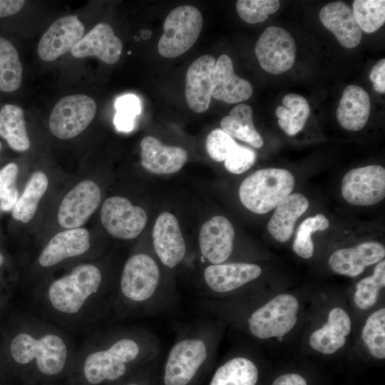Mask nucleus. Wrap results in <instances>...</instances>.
<instances>
[{"label":"nucleus","mask_w":385,"mask_h":385,"mask_svg":"<svg viewBox=\"0 0 385 385\" xmlns=\"http://www.w3.org/2000/svg\"><path fill=\"white\" fill-rule=\"evenodd\" d=\"M309 207L307 197L299 192L289 195L274 209L267 223V230L277 241H288L293 232L295 222Z\"/></svg>","instance_id":"27"},{"label":"nucleus","mask_w":385,"mask_h":385,"mask_svg":"<svg viewBox=\"0 0 385 385\" xmlns=\"http://www.w3.org/2000/svg\"><path fill=\"white\" fill-rule=\"evenodd\" d=\"M101 197V190L95 182H80L61 201L57 215L58 224L66 229L83 225L97 209Z\"/></svg>","instance_id":"14"},{"label":"nucleus","mask_w":385,"mask_h":385,"mask_svg":"<svg viewBox=\"0 0 385 385\" xmlns=\"http://www.w3.org/2000/svg\"><path fill=\"white\" fill-rule=\"evenodd\" d=\"M369 78L373 83L374 89L379 93H385V59H381L375 64L369 74Z\"/></svg>","instance_id":"44"},{"label":"nucleus","mask_w":385,"mask_h":385,"mask_svg":"<svg viewBox=\"0 0 385 385\" xmlns=\"http://www.w3.org/2000/svg\"><path fill=\"white\" fill-rule=\"evenodd\" d=\"M259 370L255 363L245 356H235L214 371L207 385H257Z\"/></svg>","instance_id":"28"},{"label":"nucleus","mask_w":385,"mask_h":385,"mask_svg":"<svg viewBox=\"0 0 385 385\" xmlns=\"http://www.w3.org/2000/svg\"><path fill=\"white\" fill-rule=\"evenodd\" d=\"M237 145L232 136L219 128L212 130L205 140L207 153L216 162L225 161Z\"/></svg>","instance_id":"40"},{"label":"nucleus","mask_w":385,"mask_h":385,"mask_svg":"<svg viewBox=\"0 0 385 385\" xmlns=\"http://www.w3.org/2000/svg\"><path fill=\"white\" fill-rule=\"evenodd\" d=\"M309 113L310 108L307 101L294 93L284 96L282 106L275 110L278 124L288 135H294L302 130Z\"/></svg>","instance_id":"31"},{"label":"nucleus","mask_w":385,"mask_h":385,"mask_svg":"<svg viewBox=\"0 0 385 385\" xmlns=\"http://www.w3.org/2000/svg\"><path fill=\"white\" fill-rule=\"evenodd\" d=\"M257 155L252 149L237 144L225 160V167L233 174H241L255 163Z\"/></svg>","instance_id":"41"},{"label":"nucleus","mask_w":385,"mask_h":385,"mask_svg":"<svg viewBox=\"0 0 385 385\" xmlns=\"http://www.w3.org/2000/svg\"><path fill=\"white\" fill-rule=\"evenodd\" d=\"M1 142H0V150H1Z\"/></svg>","instance_id":"49"},{"label":"nucleus","mask_w":385,"mask_h":385,"mask_svg":"<svg viewBox=\"0 0 385 385\" xmlns=\"http://www.w3.org/2000/svg\"><path fill=\"white\" fill-rule=\"evenodd\" d=\"M262 268L252 263L210 264L202 272L205 291L200 300H216L257 279Z\"/></svg>","instance_id":"10"},{"label":"nucleus","mask_w":385,"mask_h":385,"mask_svg":"<svg viewBox=\"0 0 385 385\" xmlns=\"http://www.w3.org/2000/svg\"><path fill=\"white\" fill-rule=\"evenodd\" d=\"M351 332L350 318L343 309L335 307L328 314L327 322L311 334L309 343L315 351L332 354L346 343Z\"/></svg>","instance_id":"25"},{"label":"nucleus","mask_w":385,"mask_h":385,"mask_svg":"<svg viewBox=\"0 0 385 385\" xmlns=\"http://www.w3.org/2000/svg\"><path fill=\"white\" fill-rule=\"evenodd\" d=\"M160 362L159 360L140 370L137 379L123 385H160Z\"/></svg>","instance_id":"42"},{"label":"nucleus","mask_w":385,"mask_h":385,"mask_svg":"<svg viewBox=\"0 0 385 385\" xmlns=\"http://www.w3.org/2000/svg\"><path fill=\"white\" fill-rule=\"evenodd\" d=\"M385 286V261L379 262L372 275L361 279L356 284L354 300L356 307L365 310L377 300L379 290Z\"/></svg>","instance_id":"35"},{"label":"nucleus","mask_w":385,"mask_h":385,"mask_svg":"<svg viewBox=\"0 0 385 385\" xmlns=\"http://www.w3.org/2000/svg\"><path fill=\"white\" fill-rule=\"evenodd\" d=\"M203 26L200 11L190 5L173 9L163 24L164 33L158 51L165 58H175L184 53L196 42Z\"/></svg>","instance_id":"8"},{"label":"nucleus","mask_w":385,"mask_h":385,"mask_svg":"<svg viewBox=\"0 0 385 385\" xmlns=\"http://www.w3.org/2000/svg\"><path fill=\"white\" fill-rule=\"evenodd\" d=\"M116 113L135 118L141 112L140 99L134 94H125L117 98L115 102Z\"/></svg>","instance_id":"43"},{"label":"nucleus","mask_w":385,"mask_h":385,"mask_svg":"<svg viewBox=\"0 0 385 385\" xmlns=\"http://www.w3.org/2000/svg\"><path fill=\"white\" fill-rule=\"evenodd\" d=\"M96 104L88 96H65L54 106L49 118L52 134L62 140L73 138L82 133L93 120Z\"/></svg>","instance_id":"9"},{"label":"nucleus","mask_w":385,"mask_h":385,"mask_svg":"<svg viewBox=\"0 0 385 385\" xmlns=\"http://www.w3.org/2000/svg\"><path fill=\"white\" fill-rule=\"evenodd\" d=\"M0 136L16 151L23 152L29 148L24 111L19 106L6 104L1 108Z\"/></svg>","instance_id":"30"},{"label":"nucleus","mask_w":385,"mask_h":385,"mask_svg":"<svg viewBox=\"0 0 385 385\" xmlns=\"http://www.w3.org/2000/svg\"><path fill=\"white\" fill-rule=\"evenodd\" d=\"M10 351L18 364H26L34 361L42 374L49 376L56 375L63 369L68 356L64 340L54 334L36 338L20 333L13 339Z\"/></svg>","instance_id":"6"},{"label":"nucleus","mask_w":385,"mask_h":385,"mask_svg":"<svg viewBox=\"0 0 385 385\" xmlns=\"http://www.w3.org/2000/svg\"><path fill=\"white\" fill-rule=\"evenodd\" d=\"M294 184V178L287 170L260 169L242 181L239 188L240 200L252 212L265 214L291 194Z\"/></svg>","instance_id":"4"},{"label":"nucleus","mask_w":385,"mask_h":385,"mask_svg":"<svg viewBox=\"0 0 385 385\" xmlns=\"http://www.w3.org/2000/svg\"><path fill=\"white\" fill-rule=\"evenodd\" d=\"M48 185V180L46 174L41 171L34 172L11 210L13 217L24 223L31 220Z\"/></svg>","instance_id":"32"},{"label":"nucleus","mask_w":385,"mask_h":385,"mask_svg":"<svg viewBox=\"0 0 385 385\" xmlns=\"http://www.w3.org/2000/svg\"><path fill=\"white\" fill-rule=\"evenodd\" d=\"M23 68L18 51L4 37L0 36V90L13 92L22 81Z\"/></svg>","instance_id":"33"},{"label":"nucleus","mask_w":385,"mask_h":385,"mask_svg":"<svg viewBox=\"0 0 385 385\" xmlns=\"http://www.w3.org/2000/svg\"><path fill=\"white\" fill-rule=\"evenodd\" d=\"M221 129L232 138L246 142L250 145L260 148L263 139L256 130L252 120V109L247 104L235 106L228 115L220 121Z\"/></svg>","instance_id":"29"},{"label":"nucleus","mask_w":385,"mask_h":385,"mask_svg":"<svg viewBox=\"0 0 385 385\" xmlns=\"http://www.w3.org/2000/svg\"><path fill=\"white\" fill-rule=\"evenodd\" d=\"M351 10L358 26L365 33L376 31L385 22L384 0H355Z\"/></svg>","instance_id":"34"},{"label":"nucleus","mask_w":385,"mask_h":385,"mask_svg":"<svg viewBox=\"0 0 385 385\" xmlns=\"http://www.w3.org/2000/svg\"><path fill=\"white\" fill-rule=\"evenodd\" d=\"M101 283V272L96 265H78L71 272L51 284L48 290L49 302L58 312L76 314L98 292Z\"/></svg>","instance_id":"5"},{"label":"nucleus","mask_w":385,"mask_h":385,"mask_svg":"<svg viewBox=\"0 0 385 385\" xmlns=\"http://www.w3.org/2000/svg\"><path fill=\"white\" fill-rule=\"evenodd\" d=\"M154 251L160 262L173 269L186 255V244L177 218L168 212L157 217L152 233Z\"/></svg>","instance_id":"15"},{"label":"nucleus","mask_w":385,"mask_h":385,"mask_svg":"<svg viewBox=\"0 0 385 385\" xmlns=\"http://www.w3.org/2000/svg\"><path fill=\"white\" fill-rule=\"evenodd\" d=\"M160 342L152 332L135 329L115 335L88 355L83 374L92 385L115 382L159 360Z\"/></svg>","instance_id":"1"},{"label":"nucleus","mask_w":385,"mask_h":385,"mask_svg":"<svg viewBox=\"0 0 385 385\" xmlns=\"http://www.w3.org/2000/svg\"><path fill=\"white\" fill-rule=\"evenodd\" d=\"M18 172L14 163H8L0 170V210L4 212L12 210L19 199L15 185Z\"/></svg>","instance_id":"39"},{"label":"nucleus","mask_w":385,"mask_h":385,"mask_svg":"<svg viewBox=\"0 0 385 385\" xmlns=\"http://www.w3.org/2000/svg\"><path fill=\"white\" fill-rule=\"evenodd\" d=\"M371 111L367 92L356 85L347 86L337 109V118L346 130L357 131L366 125Z\"/></svg>","instance_id":"26"},{"label":"nucleus","mask_w":385,"mask_h":385,"mask_svg":"<svg viewBox=\"0 0 385 385\" xmlns=\"http://www.w3.org/2000/svg\"><path fill=\"white\" fill-rule=\"evenodd\" d=\"M216 343L211 319L181 329L160 366V385H199L211 370Z\"/></svg>","instance_id":"2"},{"label":"nucleus","mask_w":385,"mask_h":385,"mask_svg":"<svg viewBox=\"0 0 385 385\" xmlns=\"http://www.w3.org/2000/svg\"><path fill=\"white\" fill-rule=\"evenodd\" d=\"M101 220L104 228L114 237L131 240L145 228L147 215L142 207L133 205L127 198L113 196L104 201Z\"/></svg>","instance_id":"12"},{"label":"nucleus","mask_w":385,"mask_h":385,"mask_svg":"<svg viewBox=\"0 0 385 385\" xmlns=\"http://www.w3.org/2000/svg\"><path fill=\"white\" fill-rule=\"evenodd\" d=\"M84 26L75 15L63 16L55 21L41 36L37 47L40 58L56 60L78 43L83 36Z\"/></svg>","instance_id":"16"},{"label":"nucleus","mask_w":385,"mask_h":385,"mask_svg":"<svg viewBox=\"0 0 385 385\" xmlns=\"http://www.w3.org/2000/svg\"><path fill=\"white\" fill-rule=\"evenodd\" d=\"M272 385H307V384L303 376L292 373L278 376Z\"/></svg>","instance_id":"46"},{"label":"nucleus","mask_w":385,"mask_h":385,"mask_svg":"<svg viewBox=\"0 0 385 385\" xmlns=\"http://www.w3.org/2000/svg\"><path fill=\"white\" fill-rule=\"evenodd\" d=\"M235 230L228 219L216 215L206 221L199 233L201 262L210 264L225 262L232 255Z\"/></svg>","instance_id":"17"},{"label":"nucleus","mask_w":385,"mask_h":385,"mask_svg":"<svg viewBox=\"0 0 385 385\" xmlns=\"http://www.w3.org/2000/svg\"><path fill=\"white\" fill-rule=\"evenodd\" d=\"M361 337L370 354L375 358H385V309L373 312L366 319Z\"/></svg>","instance_id":"36"},{"label":"nucleus","mask_w":385,"mask_h":385,"mask_svg":"<svg viewBox=\"0 0 385 385\" xmlns=\"http://www.w3.org/2000/svg\"><path fill=\"white\" fill-rule=\"evenodd\" d=\"M384 256V246L370 241L336 250L330 255L328 263L335 273L354 277L362 273L366 267L381 261Z\"/></svg>","instance_id":"18"},{"label":"nucleus","mask_w":385,"mask_h":385,"mask_svg":"<svg viewBox=\"0 0 385 385\" xmlns=\"http://www.w3.org/2000/svg\"><path fill=\"white\" fill-rule=\"evenodd\" d=\"M252 92V84L234 73L230 57L220 55L212 73V96L227 103H236L250 98Z\"/></svg>","instance_id":"21"},{"label":"nucleus","mask_w":385,"mask_h":385,"mask_svg":"<svg viewBox=\"0 0 385 385\" xmlns=\"http://www.w3.org/2000/svg\"><path fill=\"white\" fill-rule=\"evenodd\" d=\"M322 24L334 34L339 43L346 48L359 45L362 31L358 26L351 9L343 1L329 3L319 11Z\"/></svg>","instance_id":"23"},{"label":"nucleus","mask_w":385,"mask_h":385,"mask_svg":"<svg viewBox=\"0 0 385 385\" xmlns=\"http://www.w3.org/2000/svg\"><path fill=\"white\" fill-rule=\"evenodd\" d=\"M4 262V256L0 252V267L1 266V265L3 264Z\"/></svg>","instance_id":"48"},{"label":"nucleus","mask_w":385,"mask_h":385,"mask_svg":"<svg viewBox=\"0 0 385 385\" xmlns=\"http://www.w3.org/2000/svg\"><path fill=\"white\" fill-rule=\"evenodd\" d=\"M277 0H239L236 9L240 17L248 24H257L267 20L269 15L279 8Z\"/></svg>","instance_id":"38"},{"label":"nucleus","mask_w":385,"mask_h":385,"mask_svg":"<svg viewBox=\"0 0 385 385\" xmlns=\"http://www.w3.org/2000/svg\"><path fill=\"white\" fill-rule=\"evenodd\" d=\"M342 195L351 205L367 206L385 197V169L378 165L354 168L342 180Z\"/></svg>","instance_id":"13"},{"label":"nucleus","mask_w":385,"mask_h":385,"mask_svg":"<svg viewBox=\"0 0 385 385\" xmlns=\"http://www.w3.org/2000/svg\"><path fill=\"white\" fill-rule=\"evenodd\" d=\"M255 50L261 68L272 74L288 71L296 58L293 37L287 30L276 26H270L263 31Z\"/></svg>","instance_id":"11"},{"label":"nucleus","mask_w":385,"mask_h":385,"mask_svg":"<svg viewBox=\"0 0 385 385\" xmlns=\"http://www.w3.org/2000/svg\"><path fill=\"white\" fill-rule=\"evenodd\" d=\"M25 4L23 0H0V17L11 16L19 12Z\"/></svg>","instance_id":"45"},{"label":"nucleus","mask_w":385,"mask_h":385,"mask_svg":"<svg viewBox=\"0 0 385 385\" xmlns=\"http://www.w3.org/2000/svg\"><path fill=\"white\" fill-rule=\"evenodd\" d=\"M329 226L328 219L323 214L305 219L299 226L293 243V250L299 257L308 259L314 253L312 235L319 230H324Z\"/></svg>","instance_id":"37"},{"label":"nucleus","mask_w":385,"mask_h":385,"mask_svg":"<svg viewBox=\"0 0 385 385\" xmlns=\"http://www.w3.org/2000/svg\"><path fill=\"white\" fill-rule=\"evenodd\" d=\"M90 247V235L85 228L67 229L54 235L44 247L39 264L48 267L69 257L83 255Z\"/></svg>","instance_id":"24"},{"label":"nucleus","mask_w":385,"mask_h":385,"mask_svg":"<svg viewBox=\"0 0 385 385\" xmlns=\"http://www.w3.org/2000/svg\"><path fill=\"white\" fill-rule=\"evenodd\" d=\"M140 149L141 165L155 174L176 173L188 160V153L183 148L164 145L150 135L143 138Z\"/></svg>","instance_id":"22"},{"label":"nucleus","mask_w":385,"mask_h":385,"mask_svg":"<svg viewBox=\"0 0 385 385\" xmlns=\"http://www.w3.org/2000/svg\"><path fill=\"white\" fill-rule=\"evenodd\" d=\"M135 118L123 113H116L114 117V124L117 130L129 132L133 130Z\"/></svg>","instance_id":"47"},{"label":"nucleus","mask_w":385,"mask_h":385,"mask_svg":"<svg viewBox=\"0 0 385 385\" xmlns=\"http://www.w3.org/2000/svg\"><path fill=\"white\" fill-rule=\"evenodd\" d=\"M215 58L203 55L189 66L185 79V94L189 108L195 113H203L210 106L212 90V73Z\"/></svg>","instance_id":"20"},{"label":"nucleus","mask_w":385,"mask_h":385,"mask_svg":"<svg viewBox=\"0 0 385 385\" xmlns=\"http://www.w3.org/2000/svg\"><path fill=\"white\" fill-rule=\"evenodd\" d=\"M120 298L140 315L165 313L178 304L179 294L161 287L157 262L150 255L138 253L125 263L120 280Z\"/></svg>","instance_id":"3"},{"label":"nucleus","mask_w":385,"mask_h":385,"mask_svg":"<svg viewBox=\"0 0 385 385\" xmlns=\"http://www.w3.org/2000/svg\"><path fill=\"white\" fill-rule=\"evenodd\" d=\"M123 44L111 26L105 23L98 24L82 37L71 49L76 58L96 56L108 64H114L120 58Z\"/></svg>","instance_id":"19"},{"label":"nucleus","mask_w":385,"mask_h":385,"mask_svg":"<svg viewBox=\"0 0 385 385\" xmlns=\"http://www.w3.org/2000/svg\"><path fill=\"white\" fill-rule=\"evenodd\" d=\"M299 302L289 294H280L252 311L247 319L250 334L259 339L282 338L295 326Z\"/></svg>","instance_id":"7"}]
</instances>
